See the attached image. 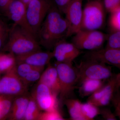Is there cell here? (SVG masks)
<instances>
[{
  "instance_id": "obj_1",
  "label": "cell",
  "mask_w": 120,
  "mask_h": 120,
  "mask_svg": "<svg viewBox=\"0 0 120 120\" xmlns=\"http://www.w3.org/2000/svg\"><path fill=\"white\" fill-rule=\"evenodd\" d=\"M54 4L52 5L37 34L39 45L52 49L59 41L67 37L68 24Z\"/></svg>"
},
{
  "instance_id": "obj_2",
  "label": "cell",
  "mask_w": 120,
  "mask_h": 120,
  "mask_svg": "<svg viewBox=\"0 0 120 120\" xmlns=\"http://www.w3.org/2000/svg\"><path fill=\"white\" fill-rule=\"evenodd\" d=\"M4 49L16 57L40 50L41 48L34 35L14 23L10 29L8 40Z\"/></svg>"
},
{
  "instance_id": "obj_3",
  "label": "cell",
  "mask_w": 120,
  "mask_h": 120,
  "mask_svg": "<svg viewBox=\"0 0 120 120\" xmlns=\"http://www.w3.org/2000/svg\"><path fill=\"white\" fill-rule=\"evenodd\" d=\"M56 68L60 80V91L59 103L60 108L63 106L65 101L71 98L76 84L78 82V76L75 68L72 64L56 62Z\"/></svg>"
},
{
  "instance_id": "obj_4",
  "label": "cell",
  "mask_w": 120,
  "mask_h": 120,
  "mask_svg": "<svg viewBox=\"0 0 120 120\" xmlns=\"http://www.w3.org/2000/svg\"><path fill=\"white\" fill-rule=\"evenodd\" d=\"M106 11L102 0L88 1L83 9L81 30H98L102 28Z\"/></svg>"
},
{
  "instance_id": "obj_5",
  "label": "cell",
  "mask_w": 120,
  "mask_h": 120,
  "mask_svg": "<svg viewBox=\"0 0 120 120\" xmlns=\"http://www.w3.org/2000/svg\"><path fill=\"white\" fill-rule=\"evenodd\" d=\"M78 76V82L80 84L85 80L91 79L105 80L109 79L113 74L111 67L94 60L86 59L75 68Z\"/></svg>"
},
{
  "instance_id": "obj_6",
  "label": "cell",
  "mask_w": 120,
  "mask_h": 120,
  "mask_svg": "<svg viewBox=\"0 0 120 120\" xmlns=\"http://www.w3.org/2000/svg\"><path fill=\"white\" fill-rule=\"evenodd\" d=\"M107 37L98 30H81L73 35L71 43L80 50L94 51L102 49Z\"/></svg>"
},
{
  "instance_id": "obj_7",
  "label": "cell",
  "mask_w": 120,
  "mask_h": 120,
  "mask_svg": "<svg viewBox=\"0 0 120 120\" xmlns=\"http://www.w3.org/2000/svg\"><path fill=\"white\" fill-rule=\"evenodd\" d=\"M53 4L51 0H33L27 7V21L36 38L42 24Z\"/></svg>"
},
{
  "instance_id": "obj_8",
  "label": "cell",
  "mask_w": 120,
  "mask_h": 120,
  "mask_svg": "<svg viewBox=\"0 0 120 120\" xmlns=\"http://www.w3.org/2000/svg\"><path fill=\"white\" fill-rule=\"evenodd\" d=\"M14 69L0 79V95L15 98L28 92V86L17 76Z\"/></svg>"
},
{
  "instance_id": "obj_9",
  "label": "cell",
  "mask_w": 120,
  "mask_h": 120,
  "mask_svg": "<svg viewBox=\"0 0 120 120\" xmlns=\"http://www.w3.org/2000/svg\"><path fill=\"white\" fill-rule=\"evenodd\" d=\"M31 95L41 111H50L60 109L58 97L43 83L38 82Z\"/></svg>"
},
{
  "instance_id": "obj_10",
  "label": "cell",
  "mask_w": 120,
  "mask_h": 120,
  "mask_svg": "<svg viewBox=\"0 0 120 120\" xmlns=\"http://www.w3.org/2000/svg\"><path fill=\"white\" fill-rule=\"evenodd\" d=\"M83 0H72L65 11L68 24L67 37L73 36L81 30L82 18Z\"/></svg>"
},
{
  "instance_id": "obj_11",
  "label": "cell",
  "mask_w": 120,
  "mask_h": 120,
  "mask_svg": "<svg viewBox=\"0 0 120 120\" xmlns=\"http://www.w3.org/2000/svg\"><path fill=\"white\" fill-rule=\"evenodd\" d=\"M26 8V5L20 0H14L4 13L14 22V23L19 26L36 37L27 21Z\"/></svg>"
},
{
  "instance_id": "obj_12",
  "label": "cell",
  "mask_w": 120,
  "mask_h": 120,
  "mask_svg": "<svg viewBox=\"0 0 120 120\" xmlns=\"http://www.w3.org/2000/svg\"><path fill=\"white\" fill-rule=\"evenodd\" d=\"M54 58L56 62L72 64V62L81 54L80 50L72 43L66 41L64 39L58 42L53 49Z\"/></svg>"
},
{
  "instance_id": "obj_13",
  "label": "cell",
  "mask_w": 120,
  "mask_h": 120,
  "mask_svg": "<svg viewBox=\"0 0 120 120\" xmlns=\"http://www.w3.org/2000/svg\"><path fill=\"white\" fill-rule=\"evenodd\" d=\"M86 59L95 60L116 67L120 70V49L105 48L89 51L85 54Z\"/></svg>"
},
{
  "instance_id": "obj_14",
  "label": "cell",
  "mask_w": 120,
  "mask_h": 120,
  "mask_svg": "<svg viewBox=\"0 0 120 120\" xmlns=\"http://www.w3.org/2000/svg\"><path fill=\"white\" fill-rule=\"evenodd\" d=\"M53 58L52 52L42 51L41 50L24 56L16 57L17 63H25L32 67L44 69L45 65L50 63Z\"/></svg>"
},
{
  "instance_id": "obj_15",
  "label": "cell",
  "mask_w": 120,
  "mask_h": 120,
  "mask_svg": "<svg viewBox=\"0 0 120 120\" xmlns=\"http://www.w3.org/2000/svg\"><path fill=\"white\" fill-rule=\"evenodd\" d=\"M39 82L47 86L54 94L58 97L60 91V80L57 70L55 66L50 63L45 71L42 72Z\"/></svg>"
},
{
  "instance_id": "obj_16",
  "label": "cell",
  "mask_w": 120,
  "mask_h": 120,
  "mask_svg": "<svg viewBox=\"0 0 120 120\" xmlns=\"http://www.w3.org/2000/svg\"><path fill=\"white\" fill-rule=\"evenodd\" d=\"M30 96L31 95L27 92L14 98L9 115L11 120H24L26 109Z\"/></svg>"
},
{
  "instance_id": "obj_17",
  "label": "cell",
  "mask_w": 120,
  "mask_h": 120,
  "mask_svg": "<svg viewBox=\"0 0 120 120\" xmlns=\"http://www.w3.org/2000/svg\"><path fill=\"white\" fill-rule=\"evenodd\" d=\"M106 91L103 97L95 105L98 107L105 106L109 105L112 101L116 92L118 89L117 87L116 80L115 75L109 79L107 83L105 84Z\"/></svg>"
},
{
  "instance_id": "obj_18",
  "label": "cell",
  "mask_w": 120,
  "mask_h": 120,
  "mask_svg": "<svg viewBox=\"0 0 120 120\" xmlns=\"http://www.w3.org/2000/svg\"><path fill=\"white\" fill-rule=\"evenodd\" d=\"M80 84L79 92L82 98L89 97L105 84L103 80L91 79L85 80Z\"/></svg>"
},
{
  "instance_id": "obj_19",
  "label": "cell",
  "mask_w": 120,
  "mask_h": 120,
  "mask_svg": "<svg viewBox=\"0 0 120 120\" xmlns=\"http://www.w3.org/2000/svg\"><path fill=\"white\" fill-rule=\"evenodd\" d=\"M80 101L72 98L67 99L65 101L64 105L66 106L72 120H86L82 113Z\"/></svg>"
},
{
  "instance_id": "obj_20",
  "label": "cell",
  "mask_w": 120,
  "mask_h": 120,
  "mask_svg": "<svg viewBox=\"0 0 120 120\" xmlns=\"http://www.w3.org/2000/svg\"><path fill=\"white\" fill-rule=\"evenodd\" d=\"M16 64V57L11 53H0V73L12 71Z\"/></svg>"
},
{
  "instance_id": "obj_21",
  "label": "cell",
  "mask_w": 120,
  "mask_h": 120,
  "mask_svg": "<svg viewBox=\"0 0 120 120\" xmlns=\"http://www.w3.org/2000/svg\"><path fill=\"white\" fill-rule=\"evenodd\" d=\"M41 110L31 95L27 107L24 120H38Z\"/></svg>"
},
{
  "instance_id": "obj_22",
  "label": "cell",
  "mask_w": 120,
  "mask_h": 120,
  "mask_svg": "<svg viewBox=\"0 0 120 120\" xmlns=\"http://www.w3.org/2000/svg\"><path fill=\"white\" fill-rule=\"evenodd\" d=\"M82 114L86 120H93L100 114V109L98 106L87 102L81 104Z\"/></svg>"
},
{
  "instance_id": "obj_23",
  "label": "cell",
  "mask_w": 120,
  "mask_h": 120,
  "mask_svg": "<svg viewBox=\"0 0 120 120\" xmlns=\"http://www.w3.org/2000/svg\"><path fill=\"white\" fill-rule=\"evenodd\" d=\"M35 68L26 63H17L14 71L17 76L23 82L30 72Z\"/></svg>"
},
{
  "instance_id": "obj_24",
  "label": "cell",
  "mask_w": 120,
  "mask_h": 120,
  "mask_svg": "<svg viewBox=\"0 0 120 120\" xmlns=\"http://www.w3.org/2000/svg\"><path fill=\"white\" fill-rule=\"evenodd\" d=\"M10 29L8 26L0 18V52L4 49L9 37Z\"/></svg>"
},
{
  "instance_id": "obj_25",
  "label": "cell",
  "mask_w": 120,
  "mask_h": 120,
  "mask_svg": "<svg viewBox=\"0 0 120 120\" xmlns=\"http://www.w3.org/2000/svg\"><path fill=\"white\" fill-rule=\"evenodd\" d=\"M110 13L109 25L111 31H120V8Z\"/></svg>"
},
{
  "instance_id": "obj_26",
  "label": "cell",
  "mask_w": 120,
  "mask_h": 120,
  "mask_svg": "<svg viewBox=\"0 0 120 120\" xmlns=\"http://www.w3.org/2000/svg\"><path fill=\"white\" fill-rule=\"evenodd\" d=\"M59 109L41 112L38 120H64Z\"/></svg>"
},
{
  "instance_id": "obj_27",
  "label": "cell",
  "mask_w": 120,
  "mask_h": 120,
  "mask_svg": "<svg viewBox=\"0 0 120 120\" xmlns=\"http://www.w3.org/2000/svg\"><path fill=\"white\" fill-rule=\"evenodd\" d=\"M106 40L105 48L120 49V31L112 32Z\"/></svg>"
},
{
  "instance_id": "obj_28",
  "label": "cell",
  "mask_w": 120,
  "mask_h": 120,
  "mask_svg": "<svg viewBox=\"0 0 120 120\" xmlns=\"http://www.w3.org/2000/svg\"><path fill=\"white\" fill-rule=\"evenodd\" d=\"M43 70L44 69H42L34 68L23 80V82L28 86L30 84L38 81Z\"/></svg>"
},
{
  "instance_id": "obj_29",
  "label": "cell",
  "mask_w": 120,
  "mask_h": 120,
  "mask_svg": "<svg viewBox=\"0 0 120 120\" xmlns=\"http://www.w3.org/2000/svg\"><path fill=\"white\" fill-rule=\"evenodd\" d=\"M105 91V85L104 84L102 87L89 96L87 99V101L95 105H96L103 97Z\"/></svg>"
},
{
  "instance_id": "obj_30",
  "label": "cell",
  "mask_w": 120,
  "mask_h": 120,
  "mask_svg": "<svg viewBox=\"0 0 120 120\" xmlns=\"http://www.w3.org/2000/svg\"><path fill=\"white\" fill-rule=\"evenodd\" d=\"M103 2L106 11L109 13L120 8V0H103Z\"/></svg>"
},
{
  "instance_id": "obj_31",
  "label": "cell",
  "mask_w": 120,
  "mask_h": 120,
  "mask_svg": "<svg viewBox=\"0 0 120 120\" xmlns=\"http://www.w3.org/2000/svg\"><path fill=\"white\" fill-rule=\"evenodd\" d=\"M103 119L106 120H117L115 114H114L111 110L109 108H103L100 109V114Z\"/></svg>"
},
{
  "instance_id": "obj_32",
  "label": "cell",
  "mask_w": 120,
  "mask_h": 120,
  "mask_svg": "<svg viewBox=\"0 0 120 120\" xmlns=\"http://www.w3.org/2000/svg\"><path fill=\"white\" fill-rule=\"evenodd\" d=\"M70 0H54V4L62 13H64L69 2Z\"/></svg>"
},
{
  "instance_id": "obj_33",
  "label": "cell",
  "mask_w": 120,
  "mask_h": 120,
  "mask_svg": "<svg viewBox=\"0 0 120 120\" xmlns=\"http://www.w3.org/2000/svg\"><path fill=\"white\" fill-rule=\"evenodd\" d=\"M13 1V0H0V10L4 13Z\"/></svg>"
},
{
  "instance_id": "obj_34",
  "label": "cell",
  "mask_w": 120,
  "mask_h": 120,
  "mask_svg": "<svg viewBox=\"0 0 120 120\" xmlns=\"http://www.w3.org/2000/svg\"><path fill=\"white\" fill-rule=\"evenodd\" d=\"M112 101H113L115 109H120V93L117 95L116 98L114 97Z\"/></svg>"
},
{
  "instance_id": "obj_35",
  "label": "cell",
  "mask_w": 120,
  "mask_h": 120,
  "mask_svg": "<svg viewBox=\"0 0 120 120\" xmlns=\"http://www.w3.org/2000/svg\"><path fill=\"white\" fill-rule=\"evenodd\" d=\"M116 80L117 87L119 90L120 88V73L116 74Z\"/></svg>"
},
{
  "instance_id": "obj_36",
  "label": "cell",
  "mask_w": 120,
  "mask_h": 120,
  "mask_svg": "<svg viewBox=\"0 0 120 120\" xmlns=\"http://www.w3.org/2000/svg\"><path fill=\"white\" fill-rule=\"evenodd\" d=\"M115 115L117 116L120 120V109H115Z\"/></svg>"
},
{
  "instance_id": "obj_37",
  "label": "cell",
  "mask_w": 120,
  "mask_h": 120,
  "mask_svg": "<svg viewBox=\"0 0 120 120\" xmlns=\"http://www.w3.org/2000/svg\"><path fill=\"white\" fill-rule=\"evenodd\" d=\"M91 0H88V1H91Z\"/></svg>"
},
{
  "instance_id": "obj_38",
  "label": "cell",
  "mask_w": 120,
  "mask_h": 120,
  "mask_svg": "<svg viewBox=\"0 0 120 120\" xmlns=\"http://www.w3.org/2000/svg\"><path fill=\"white\" fill-rule=\"evenodd\" d=\"M70 1H71L72 0H70Z\"/></svg>"
},
{
  "instance_id": "obj_39",
  "label": "cell",
  "mask_w": 120,
  "mask_h": 120,
  "mask_svg": "<svg viewBox=\"0 0 120 120\" xmlns=\"http://www.w3.org/2000/svg\"></svg>"
},
{
  "instance_id": "obj_40",
  "label": "cell",
  "mask_w": 120,
  "mask_h": 120,
  "mask_svg": "<svg viewBox=\"0 0 120 120\" xmlns=\"http://www.w3.org/2000/svg\"></svg>"
},
{
  "instance_id": "obj_41",
  "label": "cell",
  "mask_w": 120,
  "mask_h": 120,
  "mask_svg": "<svg viewBox=\"0 0 120 120\" xmlns=\"http://www.w3.org/2000/svg\"></svg>"
}]
</instances>
